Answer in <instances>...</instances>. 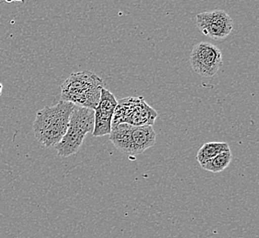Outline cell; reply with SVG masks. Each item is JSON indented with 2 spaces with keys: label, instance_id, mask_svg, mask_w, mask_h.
<instances>
[{
  "label": "cell",
  "instance_id": "9c48e42d",
  "mask_svg": "<svg viewBox=\"0 0 259 238\" xmlns=\"http://www.w3.org/2000/svg\"><path fill=\"white\" fill-rule=\"evenodd\" d=\"M225 151H230V147L226 142H209L205 143L199 149L197 159L199 165L204 163L207 160L214 158L218 154L223 153Z\"/></svg>",
  "mask_w": 259,
  "mask_h": 238
},
{
  "label": "cell",
  "instance_id": "7c38bea8",
  "mask_svg": "<svg viewBox=\"0 0 259 238\" xmlns=\"http://www.w3.org/2000/svg\"><path fill=\"white\" fill-rule=\"evenodd\" d=\"M4 2H7V3H11V2H13L14 0H3Z\"/></svg>",
  "mask_w": 259,
  "mask_h": 238
},
{
  "label": "cell",
  "instance_id": "52a82bcc",
  "mask_svg": "<svg viewBox=\"0 0 259 238\" xmlns=\"http://www.w3.org/2000/svg\"><path fill=\"white\" fill-rule=\"evenodd\" d=\"M95 123L94 109L75 105L70 116L66 132L85 139L89 133H92Z\"/></svg>",
  "mask_w": 259,
  "mask_h": 238
},
{
  "label": "cell",
  "instance_id": "6da1fadb",
  "mask_svg": "<svg viewBox=\"0 0 259 238\" xmlns=\"http://www.w3.org/2000/svg\"><path fill=\"white\" fill-rule=\"evenodd\" d=\"M75 104L61 100L54 106H45L36 114L33 122L35 138L46 148L55 147L66 133Z\"/></svg>",
  "mask_w": 259,
  "mask_h": 238
},
{
  "label": "cell",
  "instance_id": "7a4b0ae2",
  "mask_svg": "<svg viewBox=\"0 0 259 238\" xmlns=\"http://www.w3.org/2000/svg\"><path fill=\"white\" fill-rule=\"evenodd\" d=\"M103 88V80L94 73L90 71L74 73L61 86V100L95 109Z\"/></svg>",
  "mask_w": 259,
  "mask_h": 238
},
{
  "label": "cell",
  "instance_id": "30bf717a",
  "mask_svg": "<svg viewBox=\"0 0 259 238\" xmlns=\"http://www.w3.org/2000/svg\"><path fill=\"white\" fill-rule=\"evenodd\" d=\"M233 159V155L231 150L225 151L215 156L214 158L207 160L204 163L200 164V167L205 170H208L213 173H218L225 170L229 166Z\"/></svg>",
  "mask_w": 259,
  "mask_h": 238
},
{
  "label": "cell",
  "instance_id": "3957f363",
  "mask_svg": "<svg viewBox=\"0 0 259 238\" xmlns=\"http://www.w3.org/2000/svg\"><path fill=\"white\" fill-rule=\"evenodd\" d=\"M157 116V112L145 102L144 97L129 96L118 101L113 114L112 126L122 123L137 127L153 126Z\"/></svg>",
  "mask_w": 259,
  "mask_h": 238
},
{
  "label": "cell",
  "instance_id": "4fadbf2b",
  "mask_svg": "<svg viewBox=\"0 0 259 238\" xmlns=\"http://www.w3.org/2000/svg\"><path fill=\"white\" fill-rule=\"evenodd\" d=\"M16 1H22V0H16Z\"/></svg>",
  "mask_w": 259,
  "mask_h": 238
},
{
  "label": "cell",
  "instance_id": "ba28073f",
  "mask_svg": "<svg viewBox=\"0 0 259 238\" xmlns=\"http://www.w3.org/2000/svg\"><path fill=\"white\" fill-rule=\"evenodd\" d=\"M156 133L153 126H132L130 133V156H137L155 144Z\"/></svg>",
  "mask_w": 259,
  "mask_h": 238
},
{
  "label": "cell",
  "instance_id": "5b68a950",
  "mask_svg": "<svg viewBox=\"0 0 259 238\" xmlns=\"http://www.w3.org/2000/svg\"><path fill=\"white\" fill-rule=\"evenodd\" d=\"M196 19L199 30L213 40H225L234 29V21L224 10L199 13Z\"/></svg>",
  "mask_w": 259,
  "mask_h": 238
},
{
  "label": "cell",
  "instance_id": "8fae6325",
  "mask_svg": "<svg viewBox=\"0 0 259 238\" xmlns=\"http://www.w3.org/2000/svg\"><path fill=\"white\" fill-rule=\"evenodd\" d=\"M2 90H3V85L0 84V95L2 94Z\"/></svg>",
  "mask_w": 259,
  "mask_h": 238
},
{
  "label": "cell",
  "instance_id": "8992f818",
  "mask_svg": "<svg viewBox=\"0 0 259 238\" xmlns=\"http://www.w3.org/2000/svg\"><path fill=\"white\" fill-rule=\"evenodd\" d=\"M117 104L118 100L110 90L106 89L105 87L101 90L99 104L94 109L95 123L92 132L93 137H103L110 134L112 118Z\"/></svg>",
  "mask_w": 259,
  "mask_h": 238
},
{
  "label": "cell",
  "instance_id": "277c9868",
  "mask_svg": "<svg viewBox=\"0 0 259 238\" xmlns=\"http://www.w3.org/2000/svg\"><path fill=\"white\" fill-rule=\"evenodd\" d=\"M190 62L195 73L203 77H212L223 66V54L217 46L200 42L191 51Z\"/></svg>",
  "mask_w": 259,
  "mask_h": 238
}]
</instances>
